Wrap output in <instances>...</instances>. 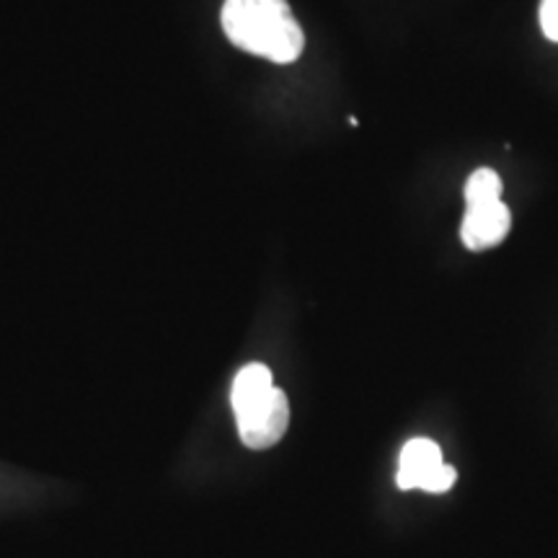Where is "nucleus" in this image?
<instances>
[{
  "instance_id": "nucleus-7",
  "label": "nucleus",
  "mask_w": 558,
  "mask_h": 558,
  "mask_svg": "<svg viewBox=\"0 0 558 558\" xmlns=\"http://www.w3.org/2000/svg\"><path fill=\"white\" fill-rule=\"evenodd\" d=\"M541 29L550 41H558V0L541 3Z\"/></svg>"
},
{
  "instance_id": "nucleus-3",
  "label": "nucleus",
  "mask_w": 558,
  "mask_h": 558,
  "mask_svg": "<svg viewBox=\"0 0 558 558\" xmlns=\"http://www.w3.org/2000/svg\"><path fill=\"white\" fill-rule=\"evenodd\" d=\"M235 422H239L241 442L246 448L267 450L282 439L284 429L290 424L288 396L279 388H271L262 401H256L243 414H235Z\"/></svg>"
},
{
  "instance_id": "nucleus-2",
  "label": "nucleus",
  "mask_w": 558,
  "mask_h": 558,
  "mask_svg": "<svg viewBox=\"0 0 558 558\" xmlns=\"http://www.w3.org/2000/svg\"><path fill=\"white\" fill-rule=\"evenodd\" d=\"M456 478V469L445 463L442 450H439L435 439L416 437L403 445L399 460V476H396V484H399L403 492L422 488V492L429 494H445L450 492Z\"/></svg>"
},
{
  "instance_id": "nucleus-6",
  "label": "nucleus",
  "mask_w": 558,
  "mask_h": 558,
  "mask_svg": "<svg viewBox=\"0 0 558 558\" xmlns=\"http://www.w3.org/2000/svg\"><path fill=\"white\" fill-rule=\"evenodd\" d=\"M501 197V179L497 171L478 169L473 171L465 181V207L486 205V202H497Z\"/></svg>"
},
{
  "instance_id": "nucleus-5",
  "label": "nucleus",
  "mask_w": 558,
  "mask_h": 558,
  "mask_svg": "<svg viewBox=\"0 0 558 558\" xmlns=\"http://www.w3.org/2000/svg\"><path fill=\"white\" fill-rule=\"evenodd\" d=\"M275 388L271 383V373L267 365H246L235 375L233 380V390H230V403H233V414H243V411L254 407L256 401H262L269 390Z\"/></svg>"
},
{
  "instance_id": "nucleus-4",
  "label": "nucleus",
  "mask_w": 558,
  "mask_h": 558,
  "mask_svg": "<svg viewBox=\"0 0 558 558\" xmlns=\"http://www.w3.org/2000/svg\"><path fill=\"white\" fill-rule=\"evenodd\" d=\"M509 226H512V215L501 199L486 202V205L465 207L463 226H460V239L465 248L486 251L499 246L507 239Z\"/></svg>"
},
{
  "instance_id": "nucleus-1",
  "label": "nucleus",
  "mask_w": 558,
  "mask_h": 558,
  "mask_svg": "<svg viewBox=\"0 0 558 558\" xmlns=\"http://www.w3.org/2000/svg\"><path fill=\"white\" fill-rule=\"evenodd\" d=\"M220 24L239 50L256 58L288 65L303 54L305 37L288 0H226Z\"/></svg>"
}]
</instances>
